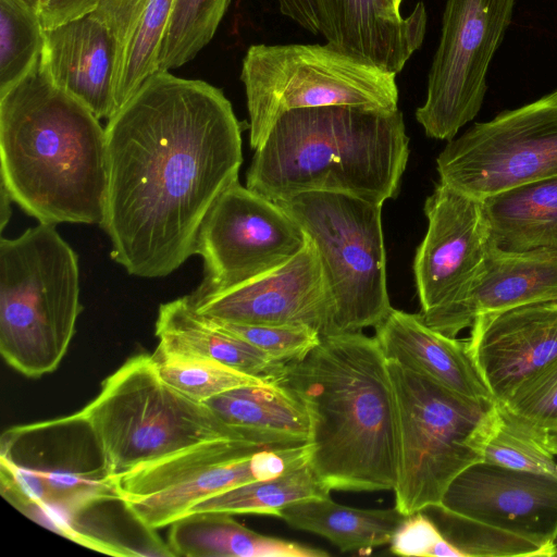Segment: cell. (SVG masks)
Masks as SVG:
<instances>
[{"instance_id": "cell-28", "label": "cell", "mask_w": 557, "mask_h": 557, "mask_svg": "<svg viewBox=\"0 0 557 557\" xmlns=\"http://www.w3.org/2000/svg\"><path fill=\"white\" fill-rule=\"evenodd\" d=\"M310 465L290 470L276 478L249 482L196 504L189 511H214L228 515H265L281 517L292 504L311 497L329 495Z\"/></svg>"}, {"instance_id": "cell-21", "label": "cell", "mask_w": 557, "mask_h": 557, "mask_svg": "<svg viewBox=\"0 0 557 557\" xmlns=\"http://www.w3.org/2000/svg\"><path fill=\"white\" fill-rule=\"evenodd\" d=\"M374 337L387 361L468 398L495 401L472 359L468 341L431 329L420 313L392 308L375 326Z\"/></svg>"}, {"instance_id": "cell-7", "label": "cell", "mask_w": 557, "mask_h": 557, "mask_svg": "<svg viewBox=\"0 0 557 557\" xmlns=\"http://www.w3.org/2000/svg\"><path fill=\"white\" fill-rule=\"evenodd\" d=\"M78 413L92 430L111 479L200 443L244 440L205 403L166 384L147 354L128 358Z\"/></svg>"}, {"instance_id": "cell-18", "label": "cell", "mask_w": 557, "mask_h": 557, "mask_svg": "<svg viewBox=\"0 0 557 557\" xmlns=\"http://www.w3.org/2000/svg\"><path fill=\"white\" fill-rule=\"evenodd\" d=\"M467 341L494 400L503 403L557 358V302L479 315Z\"/></svg>"}, {"instance_id": "cell-41", "label": "cell", "mask_w": 557, "mask_h": 557, "mask_svg": "<svg viewBox=\"0 0 557 557\" xmlns=\"http://www.w3.org/2000/svg\"><path fill=\"white\" fill-rule=\"evenodd\" d=\"M1 196H0V213H1V216H0V227H1V231H3L4 226L7 225V223L9 222L10 220V216H11V205L10 202L12 201L11 197L9 196L8 191L1 186Z\"/></svg>"}, {"instance_id": "cell-45", "label": "cell", "mask_w": 557, "mask_h": 557, "mask_svg": "<svg viewBox=\"0 0 557 557\" xmlns=\"http://www.w3.org/2000/svg\"><path fill=\"white\" fill-rule=\"evenodd\" d=\"M33 5L37 2V0H28Z\"/></svg>"}, {"instance_id": "cell-22", "label": "cell", "mask_w": 557, "mask_h": 557, "mask_svg": "<svg viewBox=\"0 0 557 557\" xmlns=\"http://www.w3.org/2000/svg\"><path fill=\"white\" fill-rule=\"evenodd\" d=\"M490 253L557 259V175L481 200Z\"/></svg>"}, {"instance_id": "cell-14", "label": "cell", "mask_w": 557, "mask_h": 557, "mask_svg": "<svg viewBox=\"0 0 557 557\" xmlns=\"http://www.w3.org/2000/svg\"><path fill=\"white\" fill-rule=\"evenodd\" d=\"M424 213L428 230L413 262L420 314L431 329L456 337L473 324L469 295L490 255L482 203L440 182Z\"/></svg>"}, {"instance_id": "cell-20", "label": "cell", "mask_w": 557, "mask_h": 557, "mask_svg": "<svg viewBox=\"0 0 557 557\" xmlns=\"http://www.w3.org/2000/svg\"><path fill=\"white\" fill-rule=\"evenodd\" d=\"M117 45L92 13L45 29L40 71L99 120L116 111L113 89Z\"/></svg>"}, {"instance_id": "cell-26", "label": "cell", "mask_w": 557, "mask_h": 557, "mask_svg": "<svg viewBox=\"0 0 557 557\" xmlns=\"http://www.w3.org/2000/svg\"><path fill=\"white\" fill-rule=\"evenodd\" d=\"M289 527L327 539L341 552L368 554L389 544L405 520L396 507L360 509L341 505L329 495L298 500L281 512Z\"/></svg>"}, {"instance_id": "cell-11", "label": "cell", "mask_w": 557, "mask_h": 557, "mask_svg": "<svg viewBox=\"0 0 557 557\" xmlns=\"http://www.w3.org/2000/svg\"><path fill=\"white\" fill-rule=\"evenodd\" d=\"M0 469L5 499L46 505L76 525L91 507L119 500L98 441L78 412L4 432Z\"/></svg>"}, {"instance_id": "cell-31", "label": "cell", "mask_w": 557, "mask_h": 557, "mask_svg": "<svg viewBox=\"0 0 557 557\" xmlns=\"http://www.w3.org/2000/svg\"><path fill=\"white\" fill-rule=\"evenodd\" d=\"M424 511L461 557H552L557 546H546L498 528L453 513L441 506Z\"/></svg>"}, {"instance_id": "cell-46", "label": "cell", "mask_w": 557, "mask_h": 557, "mask_svg": "<svg viewBox=\"0 0 557 557\" xmlns=\"http://www.w3.org/2000/svg\"><path fill=\"white\" fill-rule=\"evenodd\" d=\"M556 470H557V461H556Z\"/></svg>"}, {"instance_id": "cell-42", "label": "cell", "mask_w": 557, "mask_h": 557, "mask_svg": "<svg viewBox=\"0 0 557 557\" xmlns=\"http://www.w3.org/2000/svg\"><path fill=\"white\" fill-rule=\"evenodd\" d=\"M541 441L552 454L557 455V432H542Z\"/></svg>"}, {"instance_id": "cell-43", "label": "cell", "mask_w": 557, "mask_h": 557, "mask_svg": "<svg viewBox=\"0 0 557 557\" xmlns=\"http://www.w3.org/2000/svg\"><path fill=\"white\" fill-rule=\"evenodd\" d=\"M391 1H392V3H393L396 8L400 9V4H401L403 0H391Z\"/></svg>"}, {"instance_id": "cell-5", "label": "cell", "mask_w": 557, "mask_h": 557, "mask_svg": "<svg viewBox=\"0 0 557 557\" xmlns=\"http://www.w3.org/2000/svg\"><path fill=\"white\" fill-rule=\"evenodd\" d=\"M83 307L78 259L55 225L38 223L0 240V351L28 377L53 372Z\"/></svg>"}, {"instance_id": "cell-8", "label": "cell", "mask_w": 557, "mask_h": 557, "mask_svg": "<svg viewBox=\"0 0 557 557\" xmlns=\"http://www.w3.org/2000/svg\"><path fill=\"white\" fill-rule=\"evenodd\" d=\"M396 75L330 42L251 45L240 72L250 147L259 149L277 117L290 110L329 106L396 110Z\"/></svg>"}, {"instance_id": "cell-27", "label": "cell", "mask_w": 557, "mask_h": 557, "mask_svg": "<svg viewBox=\"0 0 557 557\" xmlns=\"http://www.w3.org/2000/svg\"><path fill=\"white\" fill-rule=\"evenodd\" d=\"M542 302H557V259L490 253L472 284L468 307L474 321Z\"/></svg>"}, {"instance_id": "cell-33", "label": "cell", "mask_w": 557, "mask_h": 557, "mask_svg": "<svg viewBox=\"0 0 557 557\" xmlns=\"http://www.w3.org/2000/svg\"><path fill=\"white\" fill-rule=\"evenodd\" d=\"M231 1L174 0L158 58L159 71L191 61L215 35Z\"/></svg>"}, {"instance_id": "cell-17", "label": "cell", "mask_w": 557, "mask_h": 557, "mask_svg": "<svg viewBox=\"0 0 557 557\" xmlns=\"http://www.w3.org/2000/svg\"><path fill=\"white\" fill-rule=\"evenodd\" d=\"M438 506L475 521L557 546V476L479 461L448 485Z\"/></svg>"}, {"instance_id": "cell-29", "label": "cell", "mask_w": 557, "mask_h": 557, "mask_svg": "<svg viewBox=\"0 0 557 557\" xmlns=\"http://www.w3.org/2000/svg\"><path fill=\"white\" fill-rule=\"evenodd\" d=\"M173 4L174 0H149L119 48L113 76L117 110L159 71L158 58Z\"/></svg>"}, {"instance_id": "cell-35", "label": "cell", "mask_w": 557, "mask_h": 557, "mask_svg": "<svg viewBox=\"0 0 557 557\" xmlns=\"http://www.w3.org/2000/svg\"><path fill=\"white\" fill-rule=\"evenodd\" d=\"M497 404L539 432L557 431V358Z\"/></svg>"}, {"instance_id": "cell-47", "label": "cell", "mask_w": 557, "mask_h": 557, "mask_svg": "<svg viewBox=\"0 0 557 557\" xmlns=\"http://www.w3.org/2000/svg\"><path fill=\"white\" fill-rule=\"evenodd\" d=\"M554 432H557V431H554Z\"/></svg>"}, {"instance_id": "cell-34", "label": "cell", "mask_w": 557, "mask_h": 557, "mask_svg": "<svg viewBox=\"0 0 557 557\" xmlns=\"http://www.w3.org/2000/svg\"><path fill=\"white\" fill-rule=\"evenodd\" d=\"M497 407L498 421L485 446L483 461L557 476L554 454L543 445L541 432L528 426L499 404Z\"/></svg>"}, {"instance_id": "cell-4", "label": "cell", "mask_w": 557, "mask_h": 557, "mask_svg": "<svg viewBox=\"0 0 557 557\" xmlns=\"http://www.w3.org/2000/svg\"><path fill=\"white\" fill-rule=\"evenodd\" d=\"M408 157L399 109H296L280 115L255 150L246 186L273 201L329 191L382 206L397 194Z\"/></svg>"}, {"instance_id": "cell-37", "label": "cell", "mask_w": 557, "mask_h": 557, "mask_svg": "<svg viewBox=\"0 0 557 557\" xmlns=\"http://www.w3.org/2000/svg\"><path fill=\"white\" fill-rule=\"evenodd\" d=\"M389 544L391 553L399 556L461 557L459 550L443 536L435 522L422 510L406 516Z\"/></svg>"}, {"instance_id": "cell-32", "label": "cell", "mask_w": 557, "mask_h": 557, "mask_svg": "<svg viewBox=\"0 0 557 557\" xmlns=\"http://www.w3.org/2000/svg\"><path fill=\"white\" fill-rule=\"evenodd\" d=\"M150 357L159 376L166 384L200 403L240 386L277 383L244 373L213 359L170 354L159 347Z\"/></svg>"}, {"instance_id": "cell-1", "label": "cell", "mask_w": 557, "mask_h": 557, "mask_svg": "<svg viewBox=\"0 0 557 557\" xmlns=\"http://www.w3.org/2000/svg\"><path fill=\"white\" fill-rule=\"evenodd\" d=\"M100 224L131 275L171 274L218 196L238 181L242 125L220 88L158 71L108 120Z\"/></svg>"}, {"instance_id": "cell-25", "label": "cell", "mask_w": 557, "mask_h": 557, "mask_svg": "<svg viewBox=\"0 0 557 557\" xmlns=\"http://www.w3.org/2000/svg\"><path fill=\"white\" fill-rule=\"evenodd\" d=\"M168 546L185 557H325L319 548L257 533L232 515L190 512L170 524Z\"/></svg>"}, {"instance_id": "cell-6", "label": "cell", "mask_w": 557, "mask_h": 557, "mask_svg": "<svg viewBox=\"0 0 557 557\" xmlns=\"http://www.w3.org/2000/svg\"><path fill=\"white\" fill-rule=\"evenodd\" d=\"M398 422L395 507L405 516L440 504L451 481L483 461L499 417L496 401L462 396L387 361Z\"/></svg>"}, {"instance_id": "cell-19", "label": "cell", "mask_w": 557, "mask_h": 557, "mask_svg": "<svg viewBox=\"0 0 557 557\" xmlns=\"http://www.w3.org/2000/svg\"><path fill=\"white\" fill-rule=\"evenodd\" d=\"M320 35L331 45L398 74L423 44L422 1L401 15L391 0H315Z\"/></svg>"}, {"instance_id": "cell-23", "label": "cell", "mask_w": 557, "mask_h": 557, "mask_svg": "<svg viewBox=\"0 0 557 557\" xmlns=\"http://www.w3.org/2000/svg\"><path fill=\"white\" fill-rule=\"evenodd\" d=\"M205 404L223 423L258 446L288 447L310 441L308 410L283 383L240 386Z\"/></svg>"}, {"instance_id": "cell-15", "label": "cell", "mask_w": 557, "mask_h": 557, "mask_svg": "<svg viewBox=\"0 0 557 557\" xmlns=\"http://www.w3.org/2000/svg\"><path fill=\"white\" fill-rule=\"evenodd\" d=\"M308 236L275 201L244 187H226L206 213L195 255L203 259L196 289L220 290L263 275L299 253Z\"/></svg>"}, {"instance_id": "cell-30", "label": "cell", "mask_w": 557, "mask_h": 557, "mask_svg": "<svg viewBox=\"0 0 557 557\" xmlns=\"http://www.w3.org/2000/svg\"><path fill=\"white\" fill-rule=\"evenodd\" d=\"M45 29L28 0H0V97L38 65Z\"/></svg>"}, {"instance_id": "cell-16", "label": "cell", "mask_w": 557, "mask_h": 557, "mask_svg": "<svg viewBox=\"0 0 557 557\" xmlns=\"http://www.w3.org/2000/svg\"><path fill=\"white\" fill-rule=\"evenodd\" d=\"M199 314L234 323L302 325L327 335L332 301L312 242L281 267L234 287L186 295Z\"/></svg>"}, {"instance_id": "cell-12", "label": "cell", "mask_w": 557, "mask_h": 557, "mask_svg": "<svg viewBox=\"0 0 557 557\" xmlns=\"http://www.w3.org/2000/svg\"><path fill=\"white\" fill-rule=\"evenodd\" d=\"M440 182L478 200L557 175V102L547 95L448 141Z\"/></svg>"}, {"instance_id": "cell-13", "label": "cell", "mask_w": 557, "mask_h": 557, "mask_svg": "<svg viewBox=\"0 0 557 557\" xmlns=\"http://www.w3.org/2000/svg\"><path fill=\"white\" fill-rule=\"evenodd\" d=\"M516 0H446L438 46L416 119L426 136L451 140L481 110L490 63Z\"/></svg>"}, {"instance_id": "cell-2", "label": "cell", "mask_w": 557, "mask_h": 557, "mask_svg": "<svg viewBox=\"0 0 557 557\" xmlns=\"http://www.w3.org/2000/svg\"><path fill=\"white\" fill-rule=\"evenodd\" d=\"M280 383L308 410L309 465L330 492L394 490L397 410L387 360L375 337L322 335L302 358L286 363Z\"/></svg>"}, {"instance_id": "cell-39", "label": "cell", "mask_w": 557, "mask_h": 557, "mask_svg": "<svg viewBox=\"0 0 557 557\" xmlns=\"http://www.w3.org/2000/svg\"><path fill=\"white\" fill-rule=\"evenodd\" d=\"M102 0H37V10L45 28H51L92 12Z\"/></svg>"}, {"instance_id": "cell-10", "label": "cell", "mask_w": 557, "mask_h": 557, "mask_svg": "<svg viewBox=\"0 0 557 557\" xmlns=\"http://www.w3.org/2000/svg\"><path fill=\"white\" fill-rule=\"evenodd\" d=\"M310 456L309 443L268 448L223 438L143 465L112 481L131 517L154 530L172 524L206 498L306 466Z\"/></svg>"}, {"instance_id": "cell-38", "label": "cell", "mask_w": 557, "mask_h": 557, "mask_svg": "<svg viewBox=\"0 0 557 557\" xmlns=\"http://www.w3.org/2000/svg\"><path fill=\"white\" fill-rule=\"evenodd\" d=\"M148 1L102 0L90 13L109 29L116 41L119 50Z\"/></svg>"}, {"instance_id": "cell-44", "label": "cell", "mask_w": 557, "mask_h": 557, "mask_svg": "<svg viewBox=\"0 0 557 557\" xmlns=\"http://www.w3.org/2000/svg\"><path fill=\"white\" fill-rule=\"evenodd\" d=\"M550 96L553 97V99L557 102V91L550 94Z\"/></svg>"}, {"instance_id": "cell-40", "label": "cell", "mask_w": 557, "mask_h": 557, "mask_svg": "<svg viewBox=\"0 0 557 557\" xmlns=\"http://www.w3.org/2000/svg\"><path fill=\"white\" fill-rule=\"evenodd\" d=\"M280 12L309 33L319 28L315 0H275Z\"/></svg>"}, {"instance_id": "cell-3", "label": "cell", "mask_w": 557, "mask_h": 557, "mask_svg": "<svg viewBox=\"0 0 557 557\" xmlns=\"http://www.w3.org/2000/svg\"><path fill=\"white\" fill-rule=\"evenodd\" d=\"M0 158L1 186L39 223H102L106 128L39 63L0 97Z\"/></svg>"}, {"instance_id": "cell-9", "label": "cell", "mask_w": 557, "mask_h": 557, "mask_svg": "<svg viewBox=\"0 0 557 557\" xmlns=\"http://www.w3.org/2000/svg\"><path fill=\"white\" fill-rule=\"evenodd\" d=\"M277 202L312 242L332 301L327 335L375 327L393 308L382 206L347 194L307 191Z\"/></svg>"}, {"instance_id": "cell-36", "label": "cell", "mask_w": 557, "mask_h": 557, "mask_svg": "<svg viewBox=\"0 0 557 557\" xmlns=\"http://www.w3.org/2000/svg\"><path fill=\"white\" fill-rule=\"evenodd\" d=\"M207 319L284 363L302 358L321 339L319 332L302 325L245 324Z\"/></svg>"}, {"instance_id": "cell-24", "label": "cell", "mask_w": 557, "mask_h": 557, "mask_svg": "<svg viewBox=\"0 0 557 557\" xmlns=\"http://www.w3.org/2000/svg\"><path fill=\"white\" fill-rule=\"evenodd\" d=\"M154 334L157 347L170 354L213 359L277 383L284 374L286 363L218 327L196 312L186 296L160 305Z\"/></svg>"}]
</instances>
